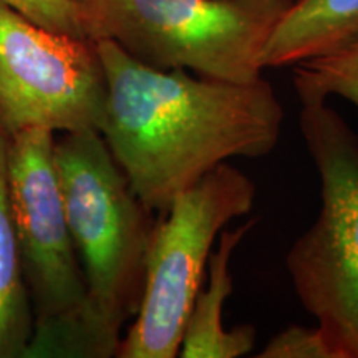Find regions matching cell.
I'll use <instances>...</instances> for the list:
<instances>
[{
  "label": "cell",
  "instance_id": "obj_13",
  "mask_svg": "<svg viewBox=\"0 0 358 358\" xmlns=\"http://www.w3.org/2000/svg\"><path fill=\"white\" fill-rule=\"evenodd\" d=\"M257 358H337L319 327L289 325L274 335Z\"/></svg>",
  "mask_w": 358,
  "mask_h": 358
},
{
  "label": "cell",
  "instance_id": "obj_3",
  "mask_svg": "<svg viewBox=\"0 0 358 358\" xmlns=\"http://www.w3.org/2000/svg\"><path fill=\"white\" fill-rule=\"evenodd\" d=\"M295 0H87L88 37L158 70L229 83L262 77V50Z\"/></svg>",
  "mask_w": 358,
  "mask_h": 358
},
{
  "label": "cell",
  "instance_id": "obj_8",
  "mask_svg": "<svg viewBox=\"0 0 358 358\" xmlns=\"http://www.w3.org/2000/svg\"><path fill=\"white\" fill-rule=\"evenodd\" d=\"M256 222L257 217H252L236 229H224L219 234L217 249L208 264L209 282L206 289L199 290L192 303L179 357L241 358L254 350L256 327L244 324L227 330L224 325V306L234 289L231 274L232 254Z\"/></svg>",
  "mask_w": 358,
  "mask_h": 358
},
{
  "label": "cell",
  "instance_id": "obj_9",
  "mask_svg": "<svg viewBox=\"0 0 358 358\" xmlns=\"http://www.w3.org/2000/svg\"><path fill=\"white\" fill-rule=\"evenodd\" d=\"M358 42V0H295L262 50L264 69L292 66Z\"/></svg>",
  "mask_w": 358,
  "mask_h": 358
},
{
  "label": "cell",
  "instance_id": "obj_10",
  "mask_svg": "<svg viewBox=\"0 0 358 358\" xmlns=\"http://www.w3.org/2000/svg\"><path fill=\"white\" fill-rule=\"evenodd\" d=\"M10 134L0 124V358H24L34 337L27 290L8 201Z\"/></svg>",
  "mask_w": 358,
  "mask_h": 358
},
{
  "label": "cell",
  "instance_id": "obj_1",
  "mask_svg": "<svg viewBox=\"0 0 358 358\" xmlns=\"http://www.w3.org/2000/svg\"><path fill=\"white\" fill-rule=\"evenodd\" d=\"M93 42L106 78L100 133L151 211L166 213L219 164L262 158L279 143L284 106L262 77L229 83L158 70L111 40Z\"/></svg>",
  "mask_w": 358,
  "mask_h": 358
},
{
  "label": "cell",
  "instance_id": "obj_14",
  "mask_svg": "<svg viewBox=\"0 0 358 358\" xmlns=\"http://www.w3.org/2000/svg\"><path fill=\"white\" fill-rule=\"evenodd\" d=\"M77 2L80 3V6H82V3H83V2H87V0H77Z\"/></svg>",
  "mask_w": 358,
  "mask_h": 358
},
{
  "label": "cell",
  "instance_id": "obj_5",
  "mask_svg": "<svg viewBox=\"0 0 358 358\" xmlns=\"http://www.w3.org/2000/svg\"><path fill=\"white\" fill-rule=\"evenodd\" d=\"M55 133L10 136L8 201L34 312L24 358H88L87 282L58 185Z\"/></svg>",
  "mask_w": 358,
  "mask_h": 358
},
{
  "label": "cell",
  "instance_id": "obj_11",
  "mask_svg": "<svg viewBox=\"0 0 358 358\" xmlns=\"http://www.w3.org/2000/svg\"><path fill=\"white\" fill-rule=\"evenodd\" d=\"M292 82L301 103L340 96L358 108V42L292 65Z\"/></svg>",
  "mask_w": 358,
  "mask_h": 358
},
{
  "label": "cell",
  "instance_id": "obj_7",
  "mask_svg": "<svg viewBox=\"0 0 358 358\" xmlns=\"http://www.w3.org/2000/svg\"><path fill=\"white\" fill-rule=\"evenodd\" d=\"M106 78L96 43L53 32L0 3V124L13 134L100 131Z\"/></svg>",
  "mask_w": 358,
  "mask_h": 358
},
{
  "label": "cell",
  "instance_id": "obj_2",
  "mask_svg": "<svg viewBox=\"0 0 358 358\" xmlns=\"http://www.w3.org/2000/svg\"><path fill=\"white\" fill-rule=\"evenodd\" d=\"M53 158L87 282L88 358L116 357L124 325L141 307L158 217L133 191L96 129L55 138Z\"/></svg>",
  "mask_w": 358,
  "mask_h": 358
},
{
  "label": "cell",
  "instance_id": "obj_6",
  "mask_svg": "<svg viewBox=\"0 0 358 358\" xmlns=\"http://www.w3.org/2000/svg\"><path fill=\"white\" fill-rule=\"evenodd\" d=\"M254 201L252 179L222 163L159 214L148 249L141 307L116 357H179L187 317L203 289L216 239L232 219L252 211Z\"/></svg>",
  "mask_w": 358,
  "mask_h": 358
},
{
  "label": "cell",
  "instance_id": "obj_4",
  "mask_svg": "<svg viewBox=\"0 0 358 358\" xmlns=\"http://www.w3.org/2000/svg\"><path fill=\"white\" fill-rule=\"evenodd\" d=\"M301 133L319 173L322 206L285 266L337 358H358V134L320 100L302 101Z\"/></svg>",
  "mask_w": 358,
  "mask_h": 358
},
{
  "label": "cell",
  "instance_id": "obj_12",
  "mask_svg": "<svg viewBox=\"0 0 358 358\" xmlns=\"http://www.w3.org/2000/svg\"><path fill=\"white\" fill-rule=\"evenodd\" d=\"M0 3L53 32L92 40L85 25L82 6L77 0H0Z\"/></svg>",
  "mask_w": 358,
  "mask_h": 358
}]
</instances>
